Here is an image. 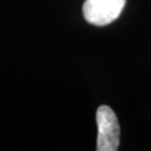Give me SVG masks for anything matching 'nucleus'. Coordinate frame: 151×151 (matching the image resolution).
<instances>
[{
	"instance_id": "obj_2",
	"label": "nucleus",
	"mask_w": 151,
	"mask_h": 151,
	"mask_svg": "<svg viewBox=\"0 0 151 151\" xmlns=\"http://www.w3.org/2000/svg\"><path fill=\"white\" fill-rule=\"evenodd\" d=\"M127 0H86L83 6V17L87 23L103 27L120 17Z\"/></svg>"
},
{
	"instance_id": "obj_1",
	"label": "nucleus",
	"mask_w": 151,
	"mask_h": 151,
	"mask_svg": "<svg viewBox=\"0 0 151 151\" xmlns=\"http://www.w3.org/2000/svg\"><path fill=\"white\" fill-rule=\"evenodd\" d=\"M98 128L97 151H116L120 145V126L116 114L109 106L102 105L96 111Z\"/></svg>"
}]
</instances>
